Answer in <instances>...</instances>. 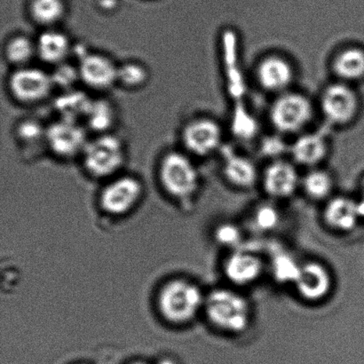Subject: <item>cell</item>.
<instances>
[{"mask_svg":"<svg viewBox=\"0 0 364 364\" xmlns=\"http://www.w3.org/2000/svg\"><path fill=\"white\" fill-rule=\"evenodd\" d=\"M335 80L354 85L364 80V48L347 46L338 50L331 60Z\"/></svg>","mask_w":364,"mask_h":364,"instance_id":"e0dca14e","label":"cell"},{"mask_svg":"<svg viewBox=\"0 0 364 364\" xmlns=\"http://www.w3.org/2000/svg\"><path fill=\"white\" fill-rule=\"evenodd\" d=\"M127 159V142L113 131L91 134L78 161L92 179L106 181L123 173Z\"/></svg>","mask_w":364,"mask_h":364,"instance_id":"6da1fadb","label":"cell"},{"mask_svg":"<svg viewBox=\"0 0 364 364\" xmlns=\"http://www.w3.org/2000/svg\"><path fill=\"white\" fill-rule=\"evenodd\" d=\"M144 194V184L133 174L121 173L106 181L101 193L103 209L114 215H120L133 208Z\"/></svg>","mask_w":364,"mask_h":364,"instance_id":"8fae6325","label":"cell"},{"mask_svg":"<svg viewBox=\"0 0 364 364\" xmlns=\"http://www.w3.org/2000/svg\"><path fill=\"white\" fill-rule=\"evenodd\" d=\"M253 221L258 230L264 232L271 231L279 224L280 213L276 207L264 205L255 210Z\"/></svg>","mask_w":364,"mask_h":364,"instance_id":"f546056e","label":"cell"},{"mask_svg":"<svg viewBox=\"0 0 364 364\" xmlns=\"http://www.w3.org/2000/svg\"><path fill=\"white\" fill-rule=\"evenodd\" d=\"M51 71L53 84L55 89L57 87L62 89V92L71 90L76 88L75 85L80 83V77L76 63L71 65L70 62L62 64V65L53 68Z\"/></svg>","mask_w":364,"mask_h":364,"instance_id":"f1b7e54d","label":"cell"},{"mask_svg":"<svg viewBox=\"0 0 364 364\" xmlns=\"http://www.w3.org/2000/svg\"><path fill=\"white\" fill-rule=\"evenodd\" d=\"M151 70L141 60L129 59L119 63L117 87L127 92H137L147 87Z\"/></svg>","mask_w":364,"mask_h":364,"instance_id":"d4e9b609","label":"cell"},{"mask_svg":"<svg viewBox=\"0 0 364 364\" xmlns=\"http://www.w3.org/2000/svg\"><path fill=\"white\" fill-rule=\"evenodd\" d=\"M263 189L271 198L284 199L294 194L301 183L297 166L291 160L273 159L262 176Z\"/></svg>","mask_w":364,"mask_h":364,"instance_id":"4fadbf2b","label":"cell"},{"mask_svg":"<svg viewBox=\"0 0 364 364\" xmlns=\"http://www.w3.org/2000/svg\"><path fill=\"white\" fill-rule=\"evenodd\" d=\"M363 198L362 201L358 202L360 215L364 217V177L362 181Z\"/></svg>","mask_w":364,"mask_h":364,"instance_id":"1f68e13d","label":"cell"},{"mask_svg":"<svg viewBox=\"0 0 364 364\" xmlns=\"http://www.w3.org/2000/svg\"><path fill=\"white\" fill-rule=\"evenodd\" d=\"M301 265L287 252H278L273 257L271 270L274 279L281 284H295Z\"/></svg>","mask_w":364,"mask_h":364,"instance_id":"83f0119b","label":"cell"},{"mask_svg":"<svg viewBox=\"0 0 364 364\" xmlns=\"http://www.w3.org/2000/svg\"><path fill=\"white\" fill-rule=\"evenodd\" d=\"M333 277L323 264L310 262L301 265L296 290L305 301L316 302L323 301L329 295L333 288Z\"/></svg>","mask_w":364,"mask_h":364,"instance_id":"2e32d148","label":"cell"},{"mask_svg":"<svg viewBox=\"0 0 364 364\" xmlns=\"http://www.w3.org/2000/svg\"><path fill=\"white\" fill-rule=\"evenodd\" d=\"M3 57L10 70L34 64L37 60L36 38L25 32H14L3 44Z\"/></svg>","mask_w":364,"mask_h":364,"instance_id":"44dd1931","label":"cell"},{"mask_svg":"<svg viewBox=\"0 0 364 364\" xmlns=\"http://www.w3.org/2000/svg\"><path fill=\"white\" fill-rule=\"evenodd\" d=\"M179 139L182 151L196 160L206 159L220 151L224 131L213 117L196 116L186 121L181 128Z\"/></svg>","mask_w":364,"mask_h":364,"instance_id":"ba28073f","label":"cell"},{"mask_svg":"<svg viewBox=\"0 0 364 364\" xmlns=\"http://www.w3.org/2000/svg\"><path fill=\"white\" fill-rule=\"evenodd\" d=\"M117 120L116 106L109 99L102 96L98 99H92L83 124L89 133L92 134L109 133L113 132Z\"/></svg>","mask_w":364,"mask_h":364,"instance_id":"603a6c76","label":"cell"},{"mask_svg":"<svg viewBox=\"0 0 364 364\" xmlns=\"http://www.w3.org/2000/svg\"><path fill=\"white\" fill-rule=\"evenodd\" d=\"M225 276L235 285H249L262 276L263 263L256 255L246 252H235L224 263Z\"/></svg>","mask_w":364,"mask_h":364,"instance_id":"d6986e66","label":"cell"},{"mask_svg":"<svg viewBox=\"0 0 364 364\" xmlns=\"http://www.w3.org/2000/svg\"><path fill=\"white\" fill-rule=\"evenodd\" d=\"M214 237L218 244L225 247H235L242 241V232L235 224L223 223L216 228Z\"/></svg>","mask_w":364,"mask_h":364,"instance_id":"4dcf8cb0","label":"cell"},{"mask_svg":"<svg viewBox=\"0 0 364 364\" xmlns=\"http://www.w3.org/2000/svg\"><path fill=\"white\" fill-rule=\"evenodd\" d=\"M158 176L166 193L178 200H188L199 191L201 177L196 159L179 148L166 149L159 156Z\"/></svg>","mask_w":364,"mask_h":364,"instance_id":"7a4b0ae2","label":"cell"},{"mask_svg":"<svg viewBox=\"0 0 364 364\" xmlns=\"http://www.w3.org/2000/svg\"><path fill=\"white\" fill-rule=\"evenodd\" d=\"M60 92L62 95L55 102L56 117L83 123L92 98L76 88Z\"/></svg>","mask_w":364,"mask_h":364,"instance_id":"484cf974","label":"cell"},{"mask_svg":"<svg viewBox=\"0 0 364 364\" xmlns=\"http://www.w3.org/2000/svg\"><path fill=\"white\" fill-rule=\"evenodd\" d=\"M158 364H176L172 360L170 359H163L161 362H159Z\"/></svg>","mask_w":364,"mask_h":364,"instance_id":"d6a6232c","label":"cell"},{"mask_svg":"<svg viewBox=\"0 0 364 364\" xmlns=\"http://www.w3.org/2000/svg\"><path fill=\"white\" fill-rule=\"evenodd\" d=\"M46 124L33 117L18 121L14 128V137L21 156L25 158H38L46 151Z\"/></svg>","mask_w":364,"mask_h":364,"instance_id":"ac0fdd59","label":"cell"},{"mask_svg":"<svg viewBox=\"0 0 364 364\" xmlns=\"http://www.w3.org/2000/svg\"><path fill=\"white\" fill-rule=\"evenodd\" d=\"M221 172L228 183L241 189L252 188L260 178L255 161L249 156L238 153L225 156Z\"/></svg>","mask_w":364,"mask_h":364,"instance_id":"ffe728a7","label":"cell"},{"mask_svg":"<svg viewBox=\"0 0 364 364\" xmlns=\"http://www.w3.org/2000/svg\"><path fill=\"white\" fill-rule=\"evenodd\" d=\"M205 299L198 285L184 279H174L160 291L159 309L170 322L185 323L195 318L203 308Z\"/></svg>","mask_w":364,"mask_h":364,"instance_id":"8992f818","label":"cell"},{"mask_svg":"<svg viewBox=\"0 0 364 364\" xmlns=\"http://www.w3.org/2000/svg\"><path fill=\"white\" fill-rule=\"evenodd\" d=\"M203 309L214 327L228 333H242L251 323L247 299L230 289H215L205 299Z\"/></svg>","mask_w":364,"mask_h":364,"instance_id":"5b68a950","label":"cell"},{"mask_svg":"<svg viewBox=\"0 0 364 364\" xmlns=\"http://www.w3.org/2000/svg\"><path fill=\"white\" fill-rule=\"evenodd\" d=\"M89 137L87 127L80 121L55 117L46 124V151L60 161L78 160Z\"/></svg>","mask_w":364,"mask_h":364,"instance_id":"9c48e42d","label":"cell"},{"mask_svg":"<svg viewBox=\"0 0 364 364\" xmlns=\"http://www.w3.org/2000/svg\"><path fill=\"white\" fill-rule=\"evenodd\" d=\"M360 218L358 202L347 196L331 199L323 210V220L327 226L344 233L354 230Z\"/></svg>","mask_w":364,"mask_h":364,"instance_id":"7402d4cb","label":"cell"},{"mask_svg":"<svg viewBox=\"0 0 364 364\" xmlns=\"http://www.w3.org/2000/svg\"><path fill=\"white\" fill-rule=\"evenodd\" d=\"M129 364H149V363H145V362H134V363H132Z\"/></svg>","mask_w":364,"mask_h":364,"instance_id":"836d02e7","label":"cell"},{"mask_svg":"<svg viewBox=\"0 0 364 364\" xmlns=\"http://www.w3.org/2000/svg\"><path fill=\"white\" fill-rule=\"evenodd\" d=\"M296 77V70L291 60L279 55L269 53L257 63L255 78L263 91L274 96L291 90Z\"/></svg>","mask_w":364,"mask_h":364,"instance_id":"7c38bea8","label":"cell"},{"mask_svg":"<svg viewBox=\"0 0 364 364\" xmlns=\"http://www.w3.org/2000/svg\"><path fill=\"white\" fill-rule=\"evenodd\" d=\"M9 98L21 107H36L53 97L55 91L51 71L37 64L10 70L6 78Z\"/></svg>","mask_w":364,"mask_h":364,"instance_id":"277c9868","label":"cell"},{"mask_svg":"<svg viewBox=\"0 0 364 364\" xmlns=\"http://www.w3.org/2000/svg\"><path fill=\"white\" fill-rule=\"evenodd\" d=\"M301 186L306 195L314 200L328 198L334 188V178L329 171L322 166L308 169L301 177Z\"/></svg>","mask_w":364,"mask_h":364,"instance_id":"4316f807","label":"cell"},{"mask_svg":"<svg viewBox=\"0 0 364 364\" xmlns=\"http://www.w3.org/2000/svg\"><path fill=\"white\" fill-rule=\"evenodd\" d=\"M75 63L80 84L87 90L103 95L117 87L119 63L108 53L84 49Z\"/></svg>","mask_w":364,"mask_h":364,"instance_id":"30bf717a","label":"cell"},{"mask_svg":"<svg viewBox=\"0 0 364 364\" xmlns=\"http://www.w3.org/2000/svg\"><path fill=\"white\" fill-rule=\"evenodd\" d=\"M28 16L39 31L58 28L66 16L63 0H31Z\"/></svg>","mask_w":364,"mask_h":364,"instance_id":"cb8c5ba5","label":"cell"},{"mask_svg":"<svg viewBox=\"0 0 364 364\" xmlns=\"http://www.w3.org/2000/svg\"><path fill=\"white\" fill-rule=\"evenodd\" d=\"M37 46V60L45 67L53 69L70 62L74 55L75 46L73 39L62 28H46L39 31L35 36Z\"/></svg>","mask_w":364,"mask_h":364,"instance_id":"5bb4252c","label":"cell"},{"mask_svg":"<svg viewBox=\"0 0 364 364\" xmlns=\"http://www.w3.org/2000/svg\"><path fill=\"white\" fill-rule=\"evenodd\" d=\"M330 151L327 137L317 132H304L297 135L289 148L291 161L308 169L322 166Z\"/></svg>","mask_w":364,"mask_h":364,"instance_id":"9a60e30c","label":"cell"},{"mask_svg":"<svg viewBox=\"0 0 364 364\" xmlns=\"http://www.w3.org/2000/svg\"><path fill=\"white\" fill-rule=\"evenodd\" d=\"M321 114L331 127L343 128L354 123L361 109V100L353 85L335 80L321 92Z\"/></svg>","mask_w":364,"mask_h":364,"instance_id":"52a82bcc","label":"cell"},{"mask_svg":"<svg viewBox=\"0 0 364 364\" xmlns=\"http://www.w3.org/2000/svg\"><path fill=\"white\" fill-rule=\"evenodd\" d=\"M316 116V105L301 92L289 90L278 95L271 103L269 119L278 134L297 136L304 133Z\"/></svg>","mask_w":364,"mask_h":364,"instance_id":"3957f363","label":"cell"}]
</instances>
